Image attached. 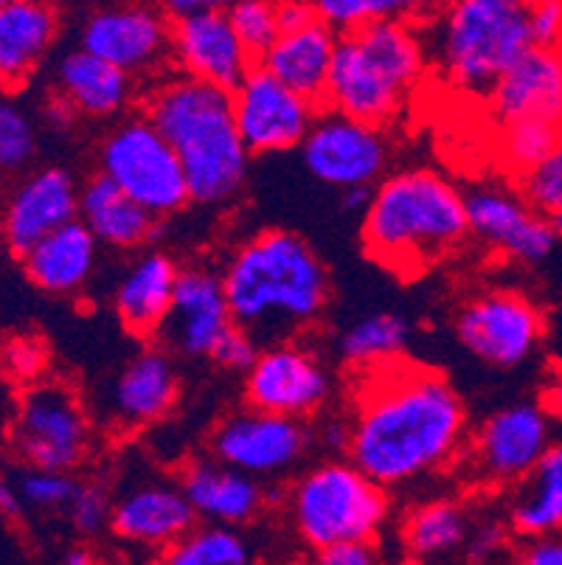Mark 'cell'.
I'll return each mask as SVG.
<instances>
[{
	"instance_id": "7dc6e473",
	"label": "cell",
	"mask_w": 562,
	"mask_h": 565,
	"mask_svg": "<svg viewBox=\"0 0 562 565\" xmlns=\"http://www.w3.org/2000/svg\"><path fill=\"white\" fill-rule=\"evenodd\" d=\"M507 537H503V529L498 523H473L470 541H467V557L473 559H489L498 548H503Z\"/></svg>"
},
{
	"instance_id": "44dd1931",
	"label": "cell",
	"mask_w": 562,
	"mask_h": 565,
	"mask_svg": "<svg viewBox=\"0 0 562 565\" xmlns=\"http://www.w3.org/2000/svg\"><path fill=\"white\" fill-rule=\"evenodd\" d=\"M194 518L198 512L192 510L180 481H141L113 501L110 532L130 546L167 552L194 526Z\"/></svg>"
},
{
	"instance_id": "ba28073f",
	"label": "cell",
	"mask_w": 562,
	"mask_h": 565,
	"mask_svg": "<svg viewBox=\"0 0 562 565\" xmlns=\"http://www.w3.org/2000/svg\"><path fill=\"white\" fill-rule=\"evenodd\" d=\"M99 172L155 217H172L192 203L183 161L147 113L113 127L99 150Z\"/></svg>"
},
{
	"instance_id": "4fadbf2b",
	"label": "cell",
	"mask_w": 562,
	"mask_h": 565,
	"mask_svg": "<svg viewBox=\"0 0 562 565\" xmlns=\"http://www.w3.org/2000/svg\"><path fill=\"white\" fill-rule=\"evenodd\" d=\"M236 127L251 156H276L301 147L318 107L256 63L231 90Z\"/></svg>"
},
{
	"instance_id": "816d5d0a",
	"label": "cell",
	"mask_w": 562,
	"mask_h": 565,
	"mask_svg": "<svg viewBox=\"0 0 562 565\" xmlns=\"http://www.w3.org/2000/svg\"><path fill=\"white\" fill-rule=\"evenodd\" d=\"M169 18L198 12V9H229L236 0H158Z\"/></svg>"
},
{
	"instance_id": "277c9868",
	"label": "cell",
	"mask_w": 562,
	"mask_h": 565,
	"mask_svg": "<svg viewBox=\"0 0 562 565\" xmlns=\"http://www.w3.org/2000/svg\"><path fill=\"white\" fill-rule=\"evenodd\" d=\"M147 116L174 143L192 203L225 205L240 198L251 150L236 127L229 87L189 74L169 76L147 96Z\"/></svg>"
},
{
	"instance_id": "2e32d148",
	"label": "cell",
	"mask_w": 562,
	"mask_h": 565,
	"mask_svg": "<svg viewBox=\"0 0 562 565\" xmlns=\"http://www.w3.org/2000/svg\"><path fill=\"white\" fill-rule=\"evenodd\" d=\"M329 394L332 380L321 358L293 338L267 343L245 372L247 405L273 414L307 419L327 405Z\"/></svg>"
},
{
	"instance_id": "db71d44e",
	"label": "cell",
	"mask_w": 562,
	"mask_h": 565,
	"mask_svg": "<svg viewBox=\"0 0 562 565\" xmlns=\"http://www.w3.org/2000/svg\"><path fill=\"white\" fill-rule=\"evenodd\" d=\"M76 116H79V113H76V107L71 105V102L65 99V96H62V94L51 96L49 107H45V118H49L51 125H54V127H68V125H74Z\"/></svg>"
},
{
	"instance_id": "ffe728a7",
	"label": "cell",
	"mask_w": 562,
	"mask_h": 565,
	"mask_svg": "<svg viewBox=\"0 0 562 565\" xmlns=\"http://www.w3.org/2000/svg\"><path fill=\"white\" fill-rule=\"evenodd\" d=\"M487 110L498 127L529 118L562 127V49L526 51L492 85Z\"/></svg>"
},
{
	"instance_id": "9c48e42d",
	"label": "cell",
	"mask_w": 562,
	"mask_h": 565,
	"mask_svg": "<svg viewBox=\"0 0 562 565\" xmlns=\"http://www.w3.org/2000/svg\"><path fill=\"white\" fill-rule=\"evenodd\" d=\"M298 152L307 172L318 183L338 192L378 186L391 161L385 127L347 116L332 107L318 113Z\"/></svg>"
},
{
	"instance_id": "8fae6325",
	"label": "cell",
	"mask_w": 562,
	"mask_h": 565,
	"mask_svg": "<svg viewBox=\"0 0 562 565\" xmlns=\"http://www.w3.org/2000/svg\"><path fill=\"white\" fill-rule=\"evenodd\" d=\"M554 445L551 411L543 403H512L489 414L464 448L481 484L515 487Z\"/></svg>"
},
{
	"instance_id": "d590c367",
	"label": "cell",
	"mask_w": 562,
	"mask_h": 565,
	"mask_svg": "<svg viewBox=\"0 0 562 565\" xmlns=\"http://www.w3.org/2000/svg\"><path fill=\"white\" fill-rule=\"evenodd\" d=\"M231 23H234L236 34L242 38V43L247 45V51L259 56L276 43V38L282 34V20H278V0H236L229 7Z\"/></svg>"
},
{
	"instance_id": "f907efd6",
	"label": "cell",
	"mask_w": 562,
	"mask_h": 565,
	"mask_svg": "<svg viewBox=\"0 0 562 565\" xmlns=\"http://www.w3.org/2000/svg\"><path fill=\"white\" fill-rule=\"evenodd\" d=\"M318 439H321L324 448H329V450H332V454H343V456H347L349 423H347V419H340V416H335V419H329V423L324 425L321 434H318Z\"/></svg>"
},
{
	"instance_id": "f6af8a7d",
	"label": "cell",
	"mask_w": 562,
	"mask_h": 565,
	"mask_svg": "<svg viewBox=\"0 0 562 565\" xmlns=\"http://www.w3.org/2000/svg\"><path fill=\"white\" fill-rule=\"evenodd\" d=\"M324 565H371L380 559L378 541H343L316 554Z\"/></svg>"
},
{
	"instance_id": "3957f363",
	"label": "cell",
	"mask_w": 562,
	"mask_h": 565,
	"mask_svg": "<svg viewBox=\"0 0 562 565\" xmlns=\"http://www.w3.org/2000/svg\"><path fill=\"white\" fill-rule=\"evenodd\" d=\"M470 236L467 194L433 169L385 174L363 212V243L391 274L420 276Z\"/></svg>"
},
{
	"instance_id": "4dcf8cb0",
	"label": "cell",
	"mask_w": 562,
	"mask_h": 565,
	"mask_svg": "<svg viewBox=\"0 0 562 565\" xmlns=\"http://www.w3.org/2000/svg\"><path fill=\"white\" fill-rule=\"evenodd\" d=\"M473 518L453 498H433L405 515L400 529L402 548L416 563H442L467 548Z\"/></svg>"
},
{
	"instance_id": "8992f818",
	"label": "cell",
	"mask_w": 562,
	"mask_h": 565,
	"mask_svg": "<svg viewBox=\"0 0 562 565\" xmlns=\"http://www.w3.org/2000/svg\"><path fill=\"white\" fill-rule=\"evenodd\" d=\"M534 0H447L433 14L436 32L427 38L431 63L442 79L464 96H481L532 51Z\"/></svg>"
},
{
	"instance_id": "c3c4849f",
	"label": "cell",
	"mask_w": 562,
	"mask_h": 565,
	"mask_svg": "<svg viewBox=\"0 0 562 565\" xmlns=\"http://www.w3.org/2000/svg\"><path fill=\"white\" fill-rule=\"evenodd\" d=\"M447 0H380V9H383V18H405V20H420L433 18L445 7Z\"/></svg>"
},
{
	"instance_id": "836d02e7",
	"label": "cell",
	"mask_w": 562,
	"mask_h": 565,
	"mask_svg": "<svg viewBox=\"0 0 562 565\" xmlns=\"http://www.w3.org/2000/svg\"><path fill=\"white\" fill-rule=\"evenodd\" d=\"M254 559V548L240 529L229 523L203 521L192 526L163 552V563L172 565H245Z\"/></svg>"
},
{
	"instance_id": "b9f144b4",
	"label": "cell",
	"mask_w": 562,
	"mask_h": 565,
	"mask_svg": "<svg viewBox=\"0 0 562 565\" xmlns=\"http://www.w3.org/2000/svg\"><path fill=\"white\" fill-rule=\"evenodd\" d=\"M324 23H329L338 34L354 32L371 20L383 18L380 0H312Z\"/></svg>"
},
{
	"instance_id": "d6986e66",
	"label": "cell",
	"mask_w": 562,
	"mask_h": 565,
	"mask_svg": "<svg viewBox=\"0 0 562 565\" xmlns=\"http://www.w3.org/2000/svg\"><path fill=\"white\" fill-rule=\"evenodd\" d=\"M234 327L223 274L214 267H180L172 310L161 330V341L189 358H211L216 343Z\"/></svg>"
},
{
	"instance_id": "9a60e30c",
	"label": "cell",
	"mask_w": 562,
	"mask_h": 565,
	"mask_svg": "<svg viewBox=\"0 0 562 565\" xmlns=\"http://www.w3.org/2000/svg\"><path fill=\"white\" fill-rule=\"evenodd\" d=\"M309 441H312V434L304 419L251 405L247 411L231 414L216 425L211 436V450L225 465L240 467L262 481H276L298 467Z\"/></svg>"
},
{
	"instance_id": "f5cc1de1",
	"label": "cell",
	"mask_w": 562,
	"mask_h": 565,
	"mask_svg": "<svg viewBox=\"0 0 562 565\" xmlns=\"http://www.w3.org/2000/svg\"><path fill=\"white\" fill-rule=\"evenodd\" d=\"M23 498H20V490L18 484H12V481H7L3 476H0V515L9 518V521H18L20 515H23Z\"/></svg>"
},
{
	"instance_id": "7402d4cb",
	"label": "cell",
	"mask_w": 562,
	"mask_h": 565,
	"mask_svg": "<svg viewBox=\"0 0 562 565\" xmlns=\"http://www.w3.org/2000/svg\"><path fill=\"white\" fill-rule=\"evenodd\" d=\"M79 194L82 189L65 169H40L29 174L14 189L3 212V236L9 248L23 256L51 231L79 217Z\"/></svg>"
},
{
	"instance_id": "74e56055",
	"label": "cell",
	"mask_w": 562,
	"mask_h": 565,
	"mask_svg": "<svg viewBox=\"0 0 562 565\" xmlns=\"http://www.w3.org/2000/svg\"><path fill=\"white\" fill-rule=\"evenodd\" d=\"M20 498L25 507L40 512L68 510L71 498L76 492V479L71 470H51V467H31L20 472L18 479Z\"/></svg>"
},
{
	"instance_id": "603a6c76",
	"label": "cell",
	"mask_w": 562,
	"mask_h": 565,
	"mask_svg": "<svg viewBox=\"0 0 562 565\" xmlns=\"http://www.w3.org/2000/svg\"><path fill=\"white\" fill-rule=\"evenodd\" d=\"M180 265L163 250H144L118 279L113 310L130 335L158 338L172 310Z\"/></svg>"
},
{
	"instance_id": "4316f807",
	"label": "cell",
	"mask_w": 562,
	"mask_h": 565,
	"mask_svg": "<svg viewBox=\"0 0 562 565\" xmlns=\"http://www.w3.org/2000/svg\"><path fill=\"white\" fill-rule=\"evenodd\" d=\"M99 245L96 234L76 217L31 245L20 259L31 285L51 296H74L93 279Z\"/></svg>"
},
{
	"instance_id": "bcb514c9",
	"label": "cell",
	"mask_w": 562,
	"mask_h": 565,
	"mask_svg": "<svg viewBox=\"0 0 562 565\" xmlns=\"http://www.w3.org/2000/svg\"><path fill=\"white\" fill-rule=\"evenodd\" d=\"M520 559L529 565H562V529L523 537Z\"/></svg>"
},
{
	"instance_id": "7bdbcfd3",
	"label": "cell",
	"mask_w": 562,
	"mask_h": 565,
	"mask_svg": "<svg viewBox=\"0 0 562 565\" xmlns=\"http://www.w3.org/2000/svg\"><path fill=\"white\" fill-rule=\"evenodd\" d=\"M262 352V341L251 330L234 323L229 332L223 335V341L216 343L211 361H216L223 369H231V372H247L254 366L256 358Z\"/></svg>"
},
{
	"instance_id": "f546056e",
	"label": "cell",
	"mask_w": 562,
	"mask_h": 565,
	"mask_svg": "<svg viewBox=\"0 0 562 565\" xmlns=\"http://www.w3.org/2000/svg\"><path fill=\"white\" fill-rule=\"evenodd\" d=\"M79 220L96 234L102 245L121 250L147 245L161 223V217H155L149 209H144L136 198H130L102 172L82 189Z\"/></svg>"
},
{
	"instance_id": "d6a6232c",
	"label": "cell",
	"mask_w": 562,
	"mask_h": 565,
	"mask_svg": "<svg viewBox=\"0 0 562 565\" xmlns=\"http://www.w3.org/2000/svg\"><path fill=\"white\" fill-rule=\"evenodd\" d=\"M411 341V323L400 312H369L343 330L338 352L347 366L371 369L380 363L396 361L405 354Z\"/></svg>"
},
{
	"instance_id": "d4e9b609",
	"label": "cell",
	"mask_w": 562,
	"mask_h": 565,
	"mask_svg": "<svg viewBox=\"0 0 562 565\" xmlns=\"http://www.w3.org/2000/svg\"><path fill=\"white\" fill-rule=\"evenodd\" d=\"M60 34L49 0H12L0 7V90L18 94L38 74Z\"/></svg>"
},
{
	"instance_id": "1f68e13d",
	"label": "cell",
	"mask_w": 562,
	"mask_h": 565,
	"mask_svg": "<svg viewBox=\"0 0 562 565\" xmlns=\"http://www.w3.org/2000/svg\"><path fill=\"white\" fill-rule=\"evenodd\" d=\"M509 526L518 537L562 529V441H554L534 470L512 487Z\"/></svg>"
},
{
	"instance_id": "5bb4252c",
	"label": "cell",
	"mask_w": 562,
	"mask_h": 565,
	"mask_svg": "<svg viewBox=\"0 0 562 565\" xmlns=\"http://www.w3.org/2000/svg\"><path fill=\"white\" fill-rule=\"evenodd\" d=\"M82 49L141 79L172 63V23L161 3L121 0L87 18Z\"/></svg>"
},
{
	"instance_id": "52a82bcc",
	"label": "cell",
	"mask_w": 562,
	"mask_h": 565,
	"mask_svg": "<svg viewBox=\"0 0 562 565\" xmlns=\"http://www.w3.org/2000/svg\"><path fill=\"white\" fill-rule=\"evenodd\" d=\"M285 503L298 541L316 554L343 541H378L391 512L385 487L349 456L304 470Z\"/></svg>"
},
{
	"instance_id": "ac0fdd59",
	"label": "cell",
	"mask_w": 562,
	"mask_h": 565,
	"mask_svg": "<svg viewBox=\"0 0 562 565\" xmlns=\"http://www.w3.org/2000/svg\"><path fill=\"white\" fill-rule=\"evenodd\" d=\"M172 63L180 74L234 90L256 56L236 34L229 9H198L172 18Z\"/></svg>"
},
{
	"instance_id": "ab89813d",
	"label": "cell",
	"mask_w": 562,
	"mask_h": 565,
	"mask_svg": "<svg viewBox=\"0 0 562 565\" xmlns=\"http://www.w3.org/2000/svg\"><path fill=\"white\" fill-rule=\"evenodd\" d=\"M65 512H68L76 532L85 534V537H96V534H102L105 529H110L113 498L107 495L105 487L96 484V481L76 484V492Z\"/></svg>"
},
{
	"instance_id": "7c38bea8",
	"label": "cell",
	"mask_w": 562,
	"mask_h": 565,
	"mask_svg": "<svg viewBox=\"0 0 562 565\" xmlns=\"http://www.w3.org/2000/svg\"><path fill=\"white\" fill-rule=\"evenodd\" d=\"M14 445L31 467H79L91 454V423L79 397L56 380L31 385L20 399Z\"/></svg>"
},
{
	"instance_id": "60d3db41",
	"label": "cell",
	"mask_w": 562,
	"mask_h": 565,
	"mask_svg": "<svg viewBox=\"0 0 562 565\" xmlns=\"http://www.w3.org/2000/svg\"><path fill=\"white\" fill-rule=\"evenodd\" d=\"M0 361H3V369H7L9 377L20 380V383H34L43 374L49 352H45V343L40 338L18 335L14 341L7 343Z\"/></svg>"
},
{
	"instance_id": "9f6ffc18",
	"label": "cell",
	"mask_w": 562,
	"mask_h": 565,
	"mask_svg": "<svg viewBox=\"0 0 562 565\" xmlns=\"http://www.w3.org/2000/svg\"><path fill=\"white\" fill-rule=\"evenodd\" d=\"M62 563L87 565V563H93V557H91V552H87V548H74V552H68L65 557H62Z\"/></svg>"
},
{
	"instance_id": "e575fe53",
	"label": "cell",
	"mask_w": 562,
	"mask_h": 565,
	"mask_svg": "<svg viewBox=\"0 0 562 565\" xmlns=\"http://www.w3.org/2000/svg\"><path fill=\"white\" fill-rule=\"evenodd\" d=\"M562 138V127L554 121H512V125L501 127V156L503 163L512 169L515 174H523L526 169H532L534 163L543 161Z\"/></svg>"
},
{
	"instance_id": "5b68a950",
	"label": "cell",
	"mask_w": 562,
	"mask_h": 565,
	"mask_svg": "<svg viewBox=\"0 0 562 565\" xmlns=\"http://www.w3.org/2000/svg\"><path fill=\"white\" fill-rule=\"evenodd\" d=\"M427 65L431 51L414 20H371L340 34L324 107L389 127L411 105Z\"/></svg>"
},
{
	"instance_id": "e0dca14e",
	"label": "cell",
	"mask_w": 562,
	"mask_h": 565,
	"mask_svg": "<svg viewBox=\"0 0 562 565\" xmlns=\"http://www.w3.org/2000/svg\"><path fill=\"white\" fill-rule=\"evenodd\" d=\"M467 220L473 239L520 265L545 262L560 239L551 220L532 209L518 186H478L467 194Z\"/></svg>"
},
{
	"instance_id": "484cf974",
	"label": "cell",
	"mask_w": 562,
	"mask_h": 565,
	"mask_svg": "<svg viewBox=\"0 0 562 565\" xmlns=\"http://www.w3.org/2000/svg\"><path fill=\"white\" fill-rule=\"evenodd\" d=\"M338 40L340 34L332 25L316 18L307 25L278 34L276 43L259 56V65H265L273 76H278L293 90L324 107Z\"/></svg>"
},
{
	"instance_id": "f35d334b",
	"label": "cell",
	"mask_w": 562,
	"mask_h": 565,
	"mask_svg": "<svg viewBox=\"0 0 562 565\" xmlns=\"http://www.w3.org/2000/svg\"><path fill=\"white\" fill-rule=\"evenodd\" d=\"M34 156V127L12 102H0V169H20Z\"/></svg>"
},
{
	"instance_id": "681fc988",
	"label": "cell",
	"mask_w": 562,
	"mask_h": 565,
	"mask_svg": "<svg viewBox=\"0 0 562 565\" xmlns=\"http://www.w3.org/2000/svg\"><path fill=\"white\" fill-rule=\"evenodd\" d=\"M316 3L312 0H278V20H282V32L287 29H298L307 25L309 20H316Z\"/></svg>"
},
{
	"instance_id": "680465c9",
	"label": "cell",
	"mask_w": 562,
	"mask_h": 565,
	"mask_svg": "<svg viewBox=\"0 0 562 565\" xmlns=\"http://www.w3.org/2000/svg\"><path fill=\"white\" fill-rule=\"evenodd\" d=\"M7 3H12V0H0V7H7Z\"/></svg>"
},
{
	"instance_id": "6f0895ef",
	"label": "cell",
	"mask_w": 562,
	"mask_h": 565,
	"mask_svg": "<svg viewBox=\"0 0 562 565\" xmlns=\"http://www.w3.org/2000/svg\"><path fill=\"white\" fill-rule=\"evenodd\" d=\"M551 225H554L556 236H560V239H562V214H560V217H554V220H551Z\"/></svg>"
},
{
	"instance_id": "7a4b0ae2",
	"label": "cell",
	"mask_w": 562,
	"mask_h": 565,
	"mask_svg": "<svg viewBox=\"0 0 562 565\" xmlns=\"http://www.w3.org/2000/svg\"><path fill=\"white\" fill-rule=\"evenodd\" d=\"M220 274L234 323L254 332L262 343L307 330L329 305L327 265L293 231L271 228L247 236L231 250Z\"/></svg>"
},
{
	"instance_id": "ee69618b",
	"label": "cell",
	"mask_w": 562,
	"mask_h": 565,
	"mask_svg": "<svg viewBox=\"0 0 562 565\" xmlns=\"http://www.w3.org/2000/svg\"><path fill=\"white\" fill-rule=\"evenodd\" d=\"M532 32L543 49H562V0H534Z\"/></svg>"
},
{
	"instance_id": "6da1fadb",
	"label": "cell",
	"mask_w": 562,
	"mask_h": 565,
	"mask_svg": "<svg viewBox=\"0 0 562 565\" xmlns=\"http://www.w3.org/2000/svg\"><path fill=\"white\" fill-rule=\"evenodd\" d=\"M347 423V456L385 490L445 470L467 448V405L456 385L402 358L358 369Z\"/></svg>"
},
{
	"instance_id": "11a10c76",
	"label": "cell",
	"mask_w": 562,
	"mask_h": 565,
	"mask_svg": "<svg viewBox=\"0 0 562 565\" xmlns=\"http://www.w3.org/2000/svg\"><path fill=\"white\" fill-rule=\"evenodd\" d=\"M543 405L551 411L554 419H562V366L554 369L549 377V385H545Z\"/></svg>"
},
{
	"instance_id": "83f0119b",
	"label": "cell",
	"mask_w": 562,
	"mask_h": 565,
	"mask_svg": "<svg viewBox=\"0 0 562 565\" xmlns=\"http://www.w3.org/2000/svg\"><path fill=\"white\" fill-rule=\"evenodd\" d=\"M178 369L163 349H144L113 383V416L124 428H149L174 408Z\"/></svg>"
},
{
	"instance_id": "30bf717a",
	"label": "cell",
	"mask_w": 562,
	"mask_h": 565,
	"mask_svg": "<svg viewBox=\"0 0 562 565\" xmlns=\"http://www.w3.org/2000/svg\"><path fill=\"white\" fill-rule=\"evenodd\" d=\"M453 330L476 361L515 369L540 347L545 321L540 307L523 292L484 290L458 307Z\"/></svg>"
},
{
	"instance_id": "8d00e7d4",
	"label": "cell",
	"mask_w": 562,
	"mask_h": 565,
	"mask_svg": "<svg viewBox=\"0 0 562 565\" xmlns=\"http://www.w3.org/2000/svg\"><path fill=\"white\" fill-rule=\"evenodd\" d=\"M518 189L532 209H538L543 217L554 220L562 214V138L554 150L534 163L532 169H526L518 174Z\"/></svg>"
},
{
	"instance_id": "f1b7e54d",
	"label": "cell",
	"mask_w": 562,
	"mask_h": 565,
	"mask_svg": "<svg viewBox=\"0 0 562 565\" xmlns=\"http://www.w3.org/2000/svg\"><path fill=\"white\" fill-rule=\"evenodd\" d=\"M56 87L79 116L110 118L127 110L136 94V76L87 49L68 51L56 65Z\"/></svg>"
},
{
	"instance_id": "cb8c5ba5",
	"label": "cell",
	"mask_w": 562,
	"mask_h": 565,
	"mask_svg": "<svg viewBox=\"0 0 562 565\" xmlns=\"http://www.w3.org/2000/svg\"><path fill=\"white\" fill-rule=\"evenodd\" d=\"M185 498L192 503L198 518L229 526H245L254 521L267 503L265 481L225 465L223 459L192 461L180 476Z\"/></svg>"
}]
</instances>
